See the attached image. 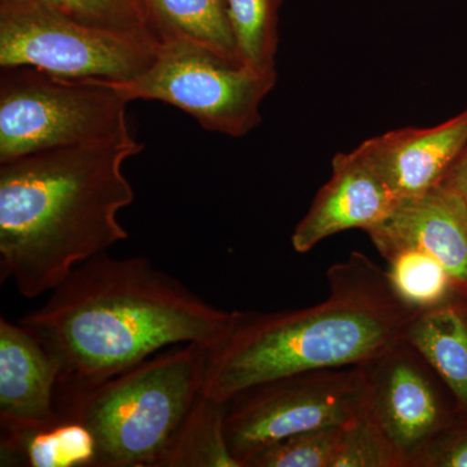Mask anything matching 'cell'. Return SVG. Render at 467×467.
<instances>
[{"label": "cell", "mask_w": 467, "mask_h": 467, "mask_svg": "<svg viewBox=\"0 0 467 467\" xmlns=\"http://www.w3.org/2000/svg\"><path fill=\"white\" fill-rule=\"evenodd\" d=\"M239 58L263 75L276 73L282 0H227Z\"/></svg>", "instance_id": "17"}, {"label": "cell", "mask_w": 467, "mask_h": 467, "mask_svg": "<svg viewBox=\"0 0 467 467\" xmlns=\"http://www.w3.org/2000/svg\"><path fill=\"white\" fill-rule=\"evenodd\" d=\"M367 383L365 413L411 467L427 445L456 422L444 380L404 337L362 364Z\"/></svg>", "instance_id": "9"}, {"label": "cell", "mask_w": 467, "mask_h": 467, "mask_svg": "<svg viewBox=\"0 0 467 467\" xmlns=\"http://www.w3.org/2000/svg\"><path fill=\"white\" fill-rule=\"evenodd\" d=\"M386 261L393 288L414 309L432 308L450 299L457 291H463L441 261L426 252L401 250Z\"/></svg>", "instance_id": "18"}, {"label": "cell", "mask_w": 467, "mask_h": 467, "mask_svg": "<svg viewBox=\"0 0 467 467\" xmlns=\"http://www.w3.org/2000/svg\"><path fill=\"white\" fill-rule=\"evenodd\" d=\"M143 149L130 138L0 162L2 278L36 299L128 239L119 213L133 204L135 193L122 168Z\"/></svg>", "instance_id": "2"}, {"label": "cell", "mask_w": 467, "mask_h": 467, "mask_svg": "<svg viewBox=\"0 0 467 467\" xmlns=\"http://www.w3.org/2000/svg\"><path fill=\"white\" fill-rule=\"evenodd\" d=\"M456 294L432 308L417 310L401 337L444 380L467 418V309L454 299Z\"/></svg>", "instance_id": "14"}, {"label": "cell", "mask_w": 467, "mask_h": 467, "mask_svg": "<svg viewBox=\"0 0 467 467\" xmlns=\"http://www.w3.org/2000/svg\"><path fill=\"white\" fill-rule=\"evenodd\" d=\"M441 183L459 193L467 209V144L445 174Z\"/></svg>", "instance_id": "24"}, {"label": "cell", "mask_w": 467, "mask_h": 467, "mask_svg": "<svg viewBox=\"0 0 467 467\" xmlns=\"http://www.w3.org/2000/svg\"><path fill=\"white\" fill-rule=\"evenodd\" d=\"M343 427H326L288 436L254 454L245 467H331Z\"/></svg>", "instance_id": "20"}, {"label": "cell", "mask_w": 467, "mask_h": 467, "mask_svg": "<svg viewBox=\"0 0 467 467\" xmlns=\"http://www.w3.org/2000/svg\"><path fill=\"white\" fill-rule=\"evenodd\" d=\"M236 313L207 303L146 257L103 252L18 322L54 353L61 365L57 387L67 389L101 382L180 344L214 348Z\"/></svg>", "instance_id": "1"}, {"label": "cell", "mask_w": 467, "mask_h": 467, "mask_svg": "<svg viewBox=\"0 0 467 467\" xmlns=\"http://www.w3.org/2000/svg\"><path fill=\"white\" fill-rule=\"evenodd\" d=\"M2 461H20L32 467H92L94 441L84 426L60 420L27 436Z\"/></svg>", "instance_id": "19"}, {"label": "cell", "mask_w": 467, "mask_h": 467, "mask_svg": "<svg viewBox=\"0 0 467 467\" xmlns=\"http://www.w3.org/2000/svg\"><path fill=\"white\" fill-rule=\"evenodd\" d=\"M129 100L109 82L61 78L32 67L0 73V162L82 144L130 140Z\"/></svg>", "instance_id": "5"}, {"label": "cell", "mask_w": 467, "mask_h": 467, "mask_svg": "<svg viewBox=\"0 0 467 467\" xmlns=\"http://www.w3.org/2000/svg\"><path fill=\"white\" fill-rule=\"evenodd\" d=\"M411 467H467V418L430 442Z\"/></svg>", "instance_id": "23"}, {"label": "cell", "mask_w": 467, "mask_h": 467, "mask_svg": "<svg viewBox=\"0 0 467 467\" xmlns=\"http://www.w3.org/2000/svg\"><path fill=\"white\" fill-rule=\"evenodd\" d=\"M327 282L328 296L308 308L236 313L225 339L208 350L202 395L226 404L279 378L365 364L400 339L417 312L361 252L331 266Z\"/></svg>", "instance_id": "3"}, {"label": "cell", "mask_w": 467, "mask_h": 467, "mask_svg": "<svg viewBox=\"0 0 467 467\" xmlns=\"http://www.w3.org/2000/svg\"><path fill=\"white\" fill-rule=\"evenodd\" d=\"M60 362L29 327L0 318L2 460L27 436L60 422Z\"/></svg>", "instance_id": "10"}, {"label": "cell", "mask_w": 467, "mask_h": 467, "mask_svg": "<svg viewBox=\"0 0 467 467\" xmlns=\"http://www.w3.org/2000/svg\"><path fill=\"white\" fill-rule=\"evenodd\" d=\"M362 365L306 371L245 389L226 402L223 431L239 466L288 436L343 427L364 416Z\"/></svg>", "instance_id": "8"}, {"label": "cell", "mask_w": 467, "mask_h": 467, "mask_svg": "<svg viewBox=\"0 0 467 467\" xmlns=\"http://www.w3.org/2000/svg\"><path fill=\"white\" fill-rule=\"evenodd\" d=\"M278 73L263 75L201 43L165 39L152 66L137 78L112 84L129 101L159 100L192 116L205 130L244 137L261 122L260 106Z\"/></svg>", "instance_id": "7"}, {"label": "cell", "mask_w": 467, "mask_h": 467, "mask_svg": "<svg viewBox=\"0 0 467 467\" xmlns=\"http://www.w3.org/2000/svg\"><path fill=\"white\" fill-rule=\"evenodd\" d=\"M160 41L184 38L242 63L227 0H140ZM243 64V63H242Z\"/></svg>", "instance_id": "15"}, {"label": "cell", "mask_w": 467, "mask_h": 467, "mask_svg": "<svg viewBox=\"0 0 467 467\" xmlns=\"http://www.w3.org/2000/svg\"><path fill=\"white\" fill-rule=\"evenodd\" d=\"M367 234L384 259L401 250L431 254L467 291V209L445 184L400 199L391 214Z\"/></svg>", "instance_id": "11"}, {"label": "cell", "mask_w": 467, "mask_h": 467, "mask_svg": "<svg viewBox=\"0 0 467 467\" xmlns=\"http://www.w3.org/2000/svg\"><path fill=\"white\" fill-rule=\"evenodd\" d=\"M90 26L155 36L140 0H33ZM161 42V41H160Z\"/></svg>", "instance_id": "21"}, {"label": "cell", "mask_w": 467, "mask_h": 467, "mask_svg": "<svg viewBox=\"0 0 467 467\" xmlns=\"http://www.w3.org/2000/svg\"><path fill=\"white\" fill-rule=\"evenodd\" d=\"M225 409L226 404L202 395L161 467H241L227 447Z\"/></svg>", "instance_id": "16"}, {"label": "cell", "mask_w": 467, "mask_h": 467, "mask_svg": "<svg viewBox=\"0 0 467 467\" xmlns=\"http://www.w3.org/2000/svg\"><path fill=\"white\" fill-rule=\"evenodd\" d=\"M160 46L155 36L90 26L33 0H0V67L119 84L143 75Z\"/></svg>", "instance_id": "6"}, {"label": "cell", "mask_w": 467, "mask_h": 467, "mask_svg": "<svg viewBox=\"0 0 467 467\" xmlns=\"http://www.w3.org/2000/svg\"><path fill=\"white\" fill-rule=\"evenodd\" d=\"M331 467H401L398 454L367 416L344 426Z\"/></svg>", "instance_id": "22"}, {"label": "cell", "mask_w": 467, "mask_h": 467, "mask_svg": "<svg viewBox=\"0 0 467 467\" xmlns=\"http://www.w3.org/2000/svg\"><path fill=\"white\" fill-rule=\"evenodd\" d=\"M467 144V109L432 128H402L358 147L399 198L429 192L444 180Z\"/></svg>", "instance_id": "13"}, {"label": "cell", "mask_w": 467, "mask_h": 467, "mask_svg": "<svg viewBox=\"0 0 467 467\" xmlns=\"http://www.w3.org/2000/svg\"><path fill=\"white\" fill-rule=\"evenodd\" d=\"M208 350L180 344L101 382L57 387L61 420L91 435L92 467H161L202 395Z\"/></svg>", "instance_id": "4"}, {"label": "cell", "mask_w": 467, "mask_h": 467, "mask_svg": "<svg viewBox=\"0 0 467 467\" xmlns=\"http://www.w3.org/2000/svg\"><path fill=\"white\" fill-rule=\"evenodd\" d=\"M399 202L400 198L358 149L337 153L330 180L292 233V247L297 254H306L335 234L350 229L368 232L386 220Z\"/></svg>", "instance_id": "12"}]
</instances>
